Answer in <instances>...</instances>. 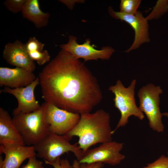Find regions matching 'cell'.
<instances>
[{"label":"cell","mask_w":168,"mask_h":168,"mask_svg":"<svg viewBox=\"0 0 168 168\" xmlns=\"http://www.w3.org/2000/svg\"><path fill=\"white\" fill-rule=\"evenodd\" d=\"M45 102L80 114L89 113L101 101L96 78L79 59L61 49L39 73Z\"/></svg>","instance_id":"obj_1"},{"label":"cell","mask_w":168,"mask_h":168,"mask_svg":"<svg viewBox=\"0 0 168 168\" xmlns=\"http://www.w3.org/2000/svg\"><path fill=\"white\" fill-rule=\"evenodd\" d=\"M112 131L109 114L99 109L80 114L76 126L63 136L69 141L73 137H77V143L84 153L93 145L112 141Z\"/></svg>","instance_id":"obj_2"},{"label":"cell","mask_w":168,"mask_h":168,"mask_svg":"<svg viewBox=\"0 0 168 168\" xmlns=\"http://www.w3.org/2000/svg\"><path fill=\"white\" fill-rule=\"evenodd\" d=\"M47 104L44 102L39 109L30 113L12 114L13 123L25 145L34 146L49 133L45 119Z\"/></svg>","instance_id":"obj_3"},{"label":"cell","mask_w":168,"mask_h":168,"mask_svg":"<svg viewBox=\"0 0 168 168\" xmlns=\"http://www.w3.org/2000/svg\"><path fill=\"white\" fill-rule=\"evenodd\" d=\"M136 80H133L127 88L118 80L114 86L109 87V90L114 95L113 99L115 107L120 111V119L115 127L112 131L114 134L119 128L125 126L128 122L131 116L137 117L140 120L144 118L143 113L137 106L135 98V88Z\"/></svg>","instance_id":"obj_4"},{"label":"cell","mask_w":168,"mask_h":168,"mask_svg":"<svg viewBox=\"0 0 168 168\" xmlns=\"http://www.w3.org/2000/svg\"><path fill=\"white\" fill-rule=\"evenodd\" d=\"M34 146L36 156L43 159L46 164L69 152L73 153L79 161L83 154L77 144H71L64 136L50 132Z\"/></svg>","instance_id":"obj_5"},{"label":"cell","mask_w":168,"mask_h":168,"mask_svg":"<svg viewBox=\"0 0 168 168\" xmlns=\"http://www.w3.org/2000/svg\"><path fill=\"white\" fill-rule=\"evenodd\" d=\"M162 92L160 86L149 84L141 88L138 94L140 103L139 107L147 117L150 128L159 133L163 132L165 128L159 107V96Z\"/></svg>","instance_id":"obj_6"},{"label":"cell","mask_w":168,"mask_h":168,"mask_svg":"<svg viewBox=\"0 0 168 168\" xmlns=\"http://www.w3.org/2000/svg\"><path fill=\"white\" fill-rule=\"evenodd\" d=\"M124 143L111 141L101 143L98 147L89 149L83 153L79 161L80 164L101 163L111 166L119 164L125 158L120 152Z\"/></svg>","instance_id":"obj_7"},{"label":"cell","mask_w":168,"mask_h":168,"mask_svg":"<svg viewBox=\"0 0 168 168\" xmlns=\"http://www.w3.org/2000/svg\"><path fill=\"white\" fill-rule=\"evenodd\" d=\"M47 103L45 119L50 133L64 135L72 129L79 122L80 114L60 109L52 103Z\"/></svg>","instance_id":"obj_8"},{"label":"cell","mask_w":168,"mask_h":168,"mask_svg":"<svg viewBox=\"0 0 168 168\" xmlns=\"http://www.w3.org/2000/svg\"><path fill=\"white\" fill-rule=\"evenodd\" d=\"M77 39L74 36H69L68 42L61 44L60 47L77 58H83L85 62L99 59H109L114 52V49L110 46H105L100 50L97 49L91 44L89 39L82 44L78 43Z\"/></svg>","instance_id":"obj_9"},{"label":"cell","mask_w":168,"mask_h":168,"mask_svg":"<svg viewBox=\"0 0 168 168\" xmlns=\"http://www.w3.org/2000/svg\"><path fill=\"white\" fill-rule=\"evenodd\" d=\"M108 12L113 17L128 23L134 31V41L126 52H129L137 49L143 43L150 41L147 19L144 17L140 11H138L134 15L128 14L120 11H115L111 7H109Z\"/></svg>","instance_id":"obj_10"},{"label":"cell","mask_w":168,"mask_h":168,"mask_svg":"<svg viewBox=\"0 0 168 168\" xmlns=\"http://www.w3.org/2000/svg\"><path fill=\"white\" fill-rule=\"evenodd\" d=\"M39 84V79L37 77L33 82L26 87L12 88L5 86L1 91L3 93L13 95L17 100V107L13 110L12 114L20 112L29 113L40 108L41 105L36 100L34 94L35 89Z\"/></svg>","instance_id":"obj_11"},{"label":"cell","mask_w":168,"mask_h":168,"mask_svg":"<svg viewBox=\"0 0 168 168\" xmlns=\"http://www.w3.org/2000/svg\"><path fill=\"white\" fill-rule=\"evenodd\" d=\"M3 57L9 64L25 69L33 72L35 64L29 56L25 44L20 41L16 40L12 43H8L5 46Z\"/></svg>","instance_id":"obj_12"},{"label":"cell","mask_w":168,"mask_h":168,"mask_svg":"<svg viewBox=\"0 0 168 168\" xmlns=\"http://www.w3.org/2000/svg\"><path fill=\"white\" fill-rule=\"evenodd\" d=\"M3 153L5 157L2 168H19L26 159L36 155L33 146L9 143L1 145L0 154Z\"/></svg>","instance_id":"obj_13"},{"label":"cell","mask_w":168,"mask_h":168,"mask_svg":"<svg viewBox=\"0 0 168 168\" xmlns=\"http://www.w3.org/2000/svg\"><path fill=\"white\" fill-rule=\"evenodd\" d=\"M33 72L20 67L14 68L0 67V86L12 88L26 87L36 79Z\"/></svg>","instance_id":"obj_14"},{"label":"cell","mask_w":168,"mask_h":168,"mask_svg":"<svg viewBox=\"0 0 168 168\" xmlns=\"http://www.w3.org/2000/svg\"><path fill=\"white\" fill-rule=\"evenodd\" d=\"M13 143L25 145L8 112L0 108V144Z\"/></svg>","instance_id":"obj_15"},{"label":"cell","mask_w":168,"mask_h":168,"mask_svg":"<svg viewBox=\"0 0 168 168\" xmlns=\"http://www.w3.org/2000/svg\"><path fill=\"white\" fill-rule=\"evenodd\" d=\"M21 12L23 17L33 22L37 29L48 24L50 14L41 10L38 0H26Z\"/></svg>","instance_id":"obj_16"},{"label":"cell","mask_w":168,"mask_h":168,"mask_svg":"<svg viewBox=\"0 0 168 168\" xmlns=\"http://www.w3.org/2000/svg\"><path fill=\"white\" fill-rule=\"evenodd\" d=\"M141 1L140 0H122L120 5V12L126 14H135Z\"/></svg>","instance_id":"obj_17"},{"label":"cell","mask_w":168,"mask_h":168,"mask_svg":"<svg viewBox=\"0 0 168 168\" xmlns=\"http://www.w3.org/2000/svg\"><path fill=\"white\" fill-rule=\"evenodd\" d=\"M27 52L30 58L40 65H43L50 60V55L46 50Z\"/></svg>","instance_id":"obj_18"},{"label":"cell","mask_w":168,"mask_h":168,"mask_svg":"<svg viewBox=\"0 0 168 168\" xmlns=\"http://www.w3.org/2000/svg\"><path fill=\"white\" fill-rule=\"evenodd\" d=\"M26 0H6L3 3L6 8L11 12L16 14L21 12Z\"/></svg>","instance_id":"obj_19"},{"label":"cell","mask_w":168,"mask_h":168,"mask_svg":"<svg viewBox=\"0 0 168 168\" xmlns=\"http://www.w3.org/2000/svg\"><path fill=\"white\" fill-rule=\"evenodd\" d=\"M25 44L27 52L43 50L45 45L34 36L30 37Z\"/></svg>","instance_id":"obj_20"},{"label":"cell","mask_w":168,"mask_h":168,"mask_svg":"<svg viewBox=\"0 0 168 168\" xmlns=\"http://www.w3.org/2000/svg\"><path fill=\"white\" fill-rule=\"evenodd\" d=\"M143 168H168V156L161 155L155 161L147 164Z\"/></svg>","instance_id":"obj_21"},{"label":"cell","mask_w":168,"mask_h":168,"mask_svg":"<svg viewBox=\"0 0 168 168\" xmlns=\"http://www.w3.org/2000/svg\"><path fill=\"white\" fill-rule=\"evenodd\" d=\"M36 157L35 155L28 158L27 163L21 168H44L43 162L38 160Z\"/></svg>","instance_id":"obj_22"},{"label":"cell","mask_w":168,"mask_h":168,"mask_svg":"<svg viewBox=\"0 0 168 168\" xmlns=\"http://www.w3.org/2000/svg\"><path fill=\"white\" fill-rule=\"evenodd\" d=\"M46 164L52 166L54 168H72V165L70 164L68 159H61L60 157L52 162Z\"/></svg>","instance_id":"obj_23"},{"label":"cell","mask_w":168,"mask_h":168,"mask_svg":"<svg viewBox=\"0 0 168 168\" xmlns=\"http://www.w3.org/2000/svg\"><path fill=\"white\" fill-rule=\"evenodd\" d=\"M104 164L101 163L80 164V168H102Z\"/></svg>","instance_id":"obj_24"},{"label":"cell","mask_w":168,"mask_h":168,"mask_svg":"<svg viewBox=\"0 0 168 168\" xmlns=\"http://www.w3.org/2000/svg\"><path fill=\"white\" fill-rule=\"evenodd\" d=\"M80 163L77 159L74 160L72 164V168H80Z\"/></svg>","instance_id":"obj_25"},{"label":"cell","mask_w":168,"mask_h":168,"mask_svg":"<svg viewBox=\"0 0 168 168\" xmlns=\"http://www.w3.org/2000/svg\"><path fill=\"white\" fill-rule=\"evenodd\" d=\"M4 159L2 156H0V168H2L3 164Z\"/></svg>","instance_id":"obj_26"},{"label":"cell","mask_w":168,"mask_h":168,"mask_svg":"<svg viewBox=\"0 0 168 168\" xmlns=\"http://www.w3.org/2000/svg\"><path fill=\"white\" fill-rule=\"evenodd\" d=\"M163 116H164L168 118V112H165L162 113Z\"/></svg>","instance_id":"obj_27"},{"label":"cell","mask_w":168,"mask_h":168,"mask_svg":"<svg viewBox=\"0 0 168 168\" xmlns=\"http://www.w3.org/2000/svg\"><path fill=\"white\" fill-rule=\"evenodd\" d=\"M167 156H168V151L167 153Z\"/></svg>","instance_id":"obj_28"}]
</instances>
